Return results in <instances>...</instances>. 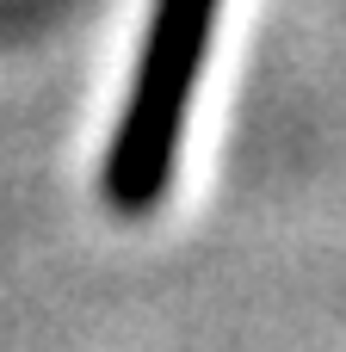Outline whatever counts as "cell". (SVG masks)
Returning a JSON list of instances; mask_svg holds the SVG:
<instances>
[{"mask_svg": "<svg viewBox=\"0 0 346 352\" xmlns=\"http://www.w3.org/2000/svg\"><path fill=\"white\" fill-rule=\"evenodd\" d=\"M223 0H155L149 6V31H142V56H136V80H130V105L118 118V136L105 148V204L118 217H149L180 167V142H186V111L198 93V68L210 50Z\"/></svg>", "mask_w": 346, "mask_h": 352, "instance_id": "obj_1", "label": "cell"}]
</instances>
